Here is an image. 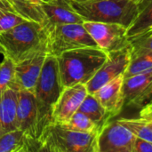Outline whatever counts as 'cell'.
Wrapping results in <instances>:
<instances>
[{"mask_svg":"<svg viewBox=\"0 0 152 152\" xmlns=\"http://www.w3.org/2000/svg\"><path fill=\"white\" fill-rule=\"evenodd\" d=\"M108 58L99 47L86 46L63 52L56 57L61 85L64 87L86 85Z\"/></svg>","mask_w":152,"mask_h":152,"instance_id":"6da1fadb","label":"cell"},{"mask_svg":"<svg viewBox=\"0 0 152 152\" xmlns=\"http://www.w3.org/2000/svg\"><path fill=\"white\" fill-rule=\"evenodd\" d=\"M39 51H46L45 26L26 20L0 32V53L18 63Z\"/></svg>","mask_w":152,"mask_h":152,"instance_id":"7a4b0ae2","label":"cell"},{"mask_svg":"<svg viewBox=\"0 0 152 152\" xmlns=\"http://www.w3.org/2000/svg\"><path fill=\"white\" fill-rule=\"evenodd\" d=\"M62 90L57 59L47 54L34 91L37 110L38 139L43 131L53 123V110Z\"/></svg>","mask_w":152,"mask_h":152,"instance_id":"3957f363","label":"cell"},{"mask_svg":"<svg viewBox=\"0 0 152 152\" xmlns=\"http://www.w3.org/2000/svg\"><path fill=\"white\" fill-rule=\"evenodd\" d=\"M84 21L118 23L129 28L134 20L138 6L135 0H67Z\"/></svg>","mask_w":152,"mask_h":152,"instance_id":"277c9868","label":"cell"},{"mask_svg":"<svg viewBox=\"0 0 152 152\" xmlns=\"http://www.w3.org/2000/svg\"><path fill=\"white\" fill-rule=\"evenodd\" d=\"M97 133L76 132L53 123L38 139L39 152H97Z\"/></svg>","mask_w":152,"mask_h":152,"instance_id":"5b68a950","label":"cell"},{"mask_svg":"<svg viewBox=\"0 0 152 152\" xmlns=\"http://www.w3.org/2000/svg\"><path fill=\"white\" fill-rule=\"evenodd\" d=\"M47 53L57 57L63 52L86 46L98 47L83 23L47 25Z\"/></svg>","mask_w":152,"mask_h":152,"instance_id":"8992f818","label":"cell"},{"mask_svg":"<svg viewBox=\"0 0 152 152\" xmlns=\"http://www.w3.org/2000/svg\"><path fill=\"white\" fill-rule=\"evenodd\" d=\"M136 136L118 120H109L97 133V152H133Z\"/></svg>","mask_w":152,"mask_h":152,"instance_id":"52a82bcc","label":"cell"},{"mask_svg":"<svg viewBox=\"0 0 152 152\" xmlns=\"http://www.w3.org/2000/svg\"><path fill=\"white\" fill-rule=\"evenodd\" d=\"M84 27L93 37L97 46L107 53L130 45L127 28L118 23L84 21Z\"/></svg>","mask_w":152,"mask_h":152,"instance_id":"ba28073f","label":"cell"},{"mask_svg":"<svg viewBox=\"0 0 152 152\" xmlns=\"http://www.w3.org/2000/svg\"><path fill=\"white\" fill-rule=\"evenodd\" d=\"M130 54L131 44L123 49L108 53V58L105 62L86 84L88 94H93L108 82L120 75H124L130 61Z\"/></svg>","mask_w":152,"mask_h":152,"instance_id":"9c48e42d","label":"cell"},{"mask_svg":"<svg viewBox=\"0 0 152 152\" xmlns=\"http://www.w3.org/2000/svg\"><path fill=\"white\" fill-rule=\"evenodd\" d=\"M47 54L46 51H39L28 58L15 63L13 79L9 88L16 91L26 90L34 93Z\"/></svg>","mask_w":152,"mask_h":152,"instance_id":"30bf717a","label":"cell"},{"mask_svg":"<svg viewBox=\"0 0 152 152\" xmlns=\"http://www.w3.org/2000/svg\"><path fill=\"white\" fill-rule=\"evenodd\" d=\"M124 106L143 107L152 101V70L124 77Z\"/></svg>","mask_w":152,"mask_h":152,"instance_id":"8fae6325","label":"cell"},{"mask_svg":"<svg viewBox=\"0 0 152 152\" xmlns=\"http://www.w3.org/2000/svg\"><path fill=\"white\" fill-rule=\"evenodd\" d=\"M17 129L24 132L28 136L38 140L37 135V110L34 93L18 91L16 107Z\"/></svg>","mask_w":152,"mask_h":152,"instance_id":"7c38bea8","label":"cell"},{"mask_svg":"<svg viewBox=\"0 0 152 152\" xmlns=\"http://www.w3.org/2000/svg\"><path fill=\"white\" fill-rule=\"evenodd\" d=\"M87 94L88 92L84 84L64 87L53 110V123L61 125L67 122L77 111Z\"/></svg>","mask_w":152,"mask_h":152,"instance_id":"4fadbf2b","label":"cell"},{"mask_svg":"<svg viewBox=\"0 0 152 152\" xmlns=\"http://www.w3.org/2000/svg\"><path fill=\"white\" fill-rule=\"evenodd\" d=\"M123 80L124 75H120L93 94L111 118L118 116L124 108Z\"/></svg>","mask_w":152,"mask_h":152,"instance_id":"5bb4252c","label":"cell"},{"mask_svg":"<svg viewBox=\"0 0 152 152\" xmlns=\"http://www.w3.org/2000/svg\"><path fill=\"white\" fill-rule=\"evenodd\" d=\"M46 18V25L83 23V19L70 7L67 0H53L42 4Z\"/></svg>","mask_w":152,"mask_h":152,"instance_id":"9a60e30c","label":"cell"},{"mask_svg":"<svg viewBox=\"0 0 152 152\" xmlns=\"http://www.w3.org/2000/svg\"><path fill=\"white\" fill-rule=\"evenodd\" d=\"M39 141L28 136L20 129L0 137V152H39Z\"/></svg>","mask_w":152,"mask_h":152,"instance_id":"2e32d148","label":"cell"},{"mask_svg":"<svg viewBox=\"0 0 152 152\" xmlns=\"http://www.w3.org/2000/svg\"><path fill=\"white\" fill-rule=\"evenodd\" d=\"M18 91L8 88L0 99V137L17 129L16 107Z\"/></svg>","mask_w":152,"mask_h":152,"instance_id":"e0dca14e","label":"cell"},{"mask_svg":"<svg viewBox=\"0 0 152 152\" xmlns=\"http://www.w3.org/2000/svg\"><path fill=\"white\" fill-rule=\"evenodd\" d=\"M137 2V14L127 28L129 41L139 37L152 27V0H135Z\"/></svg>","mask_w":152,"mask_h":152,"instance_id":"ac0fdd59","label":"cell"},{"mask_svg":"<svg viewBox=\"0 0 152 152\" xmlns=\"http://www.w3.org/2000/svg\"><path fill=\"white\" fill-rule=\"evenodd\" d=\"M152 70V49L133 48L131 46L130 61L124 73V77H129Z\"/></svg>","mask_w":152,"mask_h":152,"instance_id":"d6986e66","label":"cell"},{"mask_svg":"<svg viewBox=\"0 0 152 152\" xmlns=\"http://www.w3.org/2000/svg\"><path fill=\"white\" fill-rule=\"evenodd\" d=\"M16 13L29 21L46 25V18L42 9V4L29 0H8Z\"/></svg>","mask_w":152,"mask_h":152,"instance_id":"ffe728a7","label":"cell"},{"mask_svg":"<svg viewBox=\"0 0 152 152\" xmlns=\"http://www.w3.org/2000/svg\"><path fill=\"white\" fill-rule=\"evenodd\" d=\"M77 110L86 115L94 123L98 126L99 128L104 123L112 118L97 100V98L92 94H88L86 96Z\"/></svg>","mask_w":152,"mask_h":152,"instance_id":"44dd1931","label":"cell"},{"mask_svg":"<svg viewBox=\"0 0 152 152\" xmlns=\"http://www.w3.org/2000/svg\"><path fill=\"white\" fill-rule=\"evenodd\" d=\"M61 126L69 130L82 133L97 132L99 129L98 126L95 123H94L86 115L78 110L75 112L67 122L61 124Z\"/></svg>","mask_w":152,"mask_h":152,"instance_id":"7402d4cb","label":"cell"},{"mask_svg":"<svg viewBox=\"0 0 152 152\" xmlns=\"http://www.w3.org/2000/svg\"><path fill=\"white\" fill-rule=\"evenodd\" d=\"M121 124L126 126L136 137L152 142V129L148 126L145 119L140 118H119Z\"/></svg>","mask_w":152,"mask_h":152,"instance_id":"603a6c76","label":"cell"},{"mask_svg":"<svg viewBox=\"0 0 152 152\" xmlns=\"http://www.w3.org/2000/svg\"><path fill=\"white\" fill-rule=\"evenodd\" d=\"M14 66L15 63L10 58L4 57L0 62V99L11 86L14 75Z\"/></svg>","mask_w":152,"mask_h":152,"instance_id":"cb8c5ba5","label":"cell"},{"mask_svg":"<svg viewBox=\"0 0 152 152\" xmlns=\"http://www.w3.org/2000/svg\"><path fill=\"white\" fill-rule=\"evenodd\" d=\"M27 20L12 11H4L0 13V32L8 30Z\"/></svg>","mask_w":152,"mask_h":152,"instance_id":"d4e9b609","label":"cell"},{"mask_svg":"<svg viewBox=\"0 0 152 152\" xmlns=\"http://www.w3.org/2000/svg\"><path fill=\"white\" fill-rule=\"evenodd\" d=\"M133 152H152V142L136 137Z\"/></svg>","mask_w":152,"mask_h":152,"instance_id":"484cf974","label":"cell"},{"mask_svg":"<svg viewBox=\"0 0 152 152\" xmlns=\"http://www.w3.org/2000/svg\"><path fill=\"white\" fill-rule=\"evenodd\" d=\"M130 43L133 48L152 49V36L146 37H138L136 39L132 40Z\"/></svg>","mask_w":152,"mask_h":152,"instance_id":"4316f807","label":"cell"},{"mask_svg":"<svg viewBox=\"0 0 152 152\" xmlns=\"http://www.w3.org/2000/svg\"><path fill=\"white\" fill-rule=\"evenodd\" d=\"M140 117L146 120H152V101L142 108Z\"/></svg>","mask_w":152,"mask_h":152,"instance_id":"83f0119b","label":"cell"},{"mask_svg":"<svg viewBox=\"0 0 152 152\" xmlns=\"http://www.w3.org/2000/svg\"><path fill=\"white\" fill-rule=\"evenodd\" d=\"M150 36H152V27L147 31V32H145L143 35H142V36H140L139 37H150ZM138 38V37H137ZM136 39V38H135Z\"/></svg>","mask_w":152,"mask_h":152,"instance_id":"f1b7e54d","label":"cell"},{"mask_svg":"<svg viewBox=\"0 0 152 152\" xmlns=\"http://www.w3.org/2000/svg\"><path fill=\"white\" fill-rule=\"evenodd\" d=\"M29 1H33V2L40 3V4H45V3H49V2H52V1H53V0H29Z\"/></svg>","mask_w":152,"mask_h":152,"instance_id":"f546056e","label":"cell"},{"mask_svg":"<svg viewBox=\"0 0 152 152\" xmlns=\"http://www.w3.org/2000/svg\"><path fill=\"white\" fill-rule=\"evenodd\" d=\"M4 11H11L10 9H8L7 7H5L4 5H2V4H0V13H2L3 12H4Z\"/></svg>","mask_w":152,"mask_h":152,"instance_id":"4dcf8cb0","label":"cell"},{"mask_svg":"<svg viewBox=\"0 0 152 152\" xmlns=\"http://www.w3.org/2000/svg\"><path fill=\"white\" fill-rule=\"evenodd\" d=\"M145 121H146V123L148 124V126L152 129V120H146V119H145Z\"/></svg>","mask_w":152,"mask_h":152,"instance_id":"1f68e13d","label":"cell"},{"mask_svg":"<svg viewBox=\"0 0 152 152\" xmlns=\"http://www.w3.org/2000/svg\"><path fill=\"white\" fill-rule=\"evenodd\" d=\"M71 1H76V2H84V1H88V0H71Z\"/></svg>","mask_w":152,"mask_h":152,"instance_id":"d6a6232c","label":"cell"},{"mask_svg":"<svg viewBox=\"0 0 152 152\" xmlns=\"http://www.w3.org/2000/svg\"><path fill=\"white\" fill-rule=\"evenodd\" d=\"M4 1H8V0H4ZM8 2H9V1H8Z\"/></svg>","mask_w":152,"mask_h":152,"instance_id":"836d02e7","label":"cell"}]
</instances>
